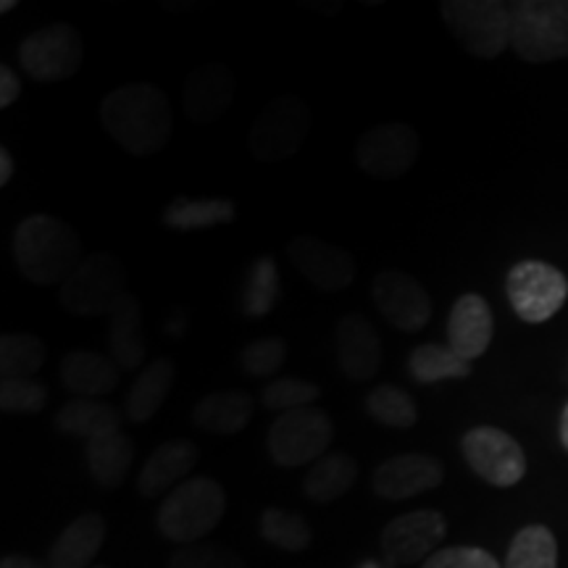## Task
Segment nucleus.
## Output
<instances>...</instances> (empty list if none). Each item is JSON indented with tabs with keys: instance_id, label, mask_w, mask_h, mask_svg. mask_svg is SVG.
Listing matches in <instances>:
<instances>
[{
	"instance_id": "27",
	"label": "nucleus",
	"mask_w": 568,
	"mask_h": 568,
	"mask_svg": "<svg viewBox=\"0 0 568 568\" xmlns=\"http://www.w3.org/2000/svg\"><path fill=\"white\" fill-rule=\"evenodd\" d=\"M358 481V460L351 453H326L308 468L303 479V495L316 506L335 503Z\"/></svg>"
},
{
	"instance_id": "31",
	"label": "nucleus",
	"mask_w": 568,
	"mask_h": 568,
	"mask_svg": "<svg viewBox=\"0 0 568 568\" xmlns=\"http://www.w3.org/2000/svg\"><path fill=\"white\" fill-rule=\"evenodd\" d=\"M364 410L387 429H410L418 422L416 400L397 385H379L364 397Z\"/></svg>"
},
{
	"instance_id": "14",
	"label": "nucleus",
	"mask_w": 568,
	"mask_h": 568,
	"mask_svg": "<svg viewBox=\"0 0 568 568\" xmlns=\"http://www.w3.org/2000/svg\"><path fill=\"white\" fill-rule=\"evenodd\" d=\"M372 301L382 318L397 332L416 335L432 318V295L416 276L406 272H379L372 282Z\"/></svg>"
},
{
	"instance_id": "23",
	"label": "nucleus",
	"mask_w": 568,
	"mask_h": 568,
	"mask_svg": "<svg viewBox=\"0 0 568 568\" xmlns=\"http://www.w3.org/2000/svg\"><path fill=\"white\" fill-rule=\"evenodd\" d=\"M253 397L245 389H219L193 408V424L216 437H234L251 424Z\"/></svg>"
},
{
	"instance_id": "33",
	"label": "nucleus",
	"mask_w": 568,
	"mask_h": 568,
	"mask_svg": "<svg viewBox=\"0 0 568 568\" xmlns=\"http://www.w3.org/2000/svg\"><path fill=\"white\" fill-rule=\"evenodd\" d=\"M45 343L27 332H9L0 337V374L3 379L34 376L45 364Z\"/></svg>"
},
{
	"instance_id": "19",
	"label": "nucleus",
	"mask_w": 568,
	"mask_h": 568,
	"mask_svg": "<svg viewBox=\"0 0 568 568\" xmlns=\"http://www.w3.org/2000/svg\"><path fill=\"white\" fill-rule=\"evenodd\" d=\"M335 353L347 379L368 382L379 372L382 339L364 314H347L337 324Z\"/></svg>"
},
{
	"instance_id": "32",
	"label": "nucleus",
	"mask_w": 568,
	"mask_h": 568,
	"mask_svg": "<svg viewBox=\"0 0 568 568\" xmlns=\"http://www.w3.org/2000/svg\"><path fill=\"white\" fill-rule=\"evenodd\" d=\"M261 537L266 539L268 545L280 548L284 552H303L311 548L314 542V529L311 524L305 521L301 514L295 510H284V508H266L261 514L258 521Z\"/></svg>"
},
{
	"instance_id": "2",
	"label": "nucleus",
	"mask_w": 568,
	"mask_h": 568,
	"mask_svg": "<svg viewBox=\"0 0 568 568\" xmlns=\"http://www.w3.org/2000/svg\"><path fill=\"white\" fill-rule=\"evenodd\" d=\"M13 261L32 284H63L82 264L80 234L63 219L32 213L13 232Z\"/></svg>"
},
{
	"instance_id": "41",
	"label": "nucleus",
	"mask_w": 568,
	"mask_h": 568,
	"mask_svg": "<svg viewBox=\"0 0 568 568\" xmlns=\"http://www.w3.org/2000/svg\"><path fill=\"white\" fill-rule=\"evenodd\" d=\"M21 95V80L11 67H0V109H11Z\"/></svg>"
},
{
	"instance_id": "5",
	"label": "nucleus",
	"mask_w": 568,
	"mask_h": 568,
	"mask_svg": "<svg viewBox=\"0 0 568 568\" xmlns=\"http://www.w3.org/2000/svg\"><path fill=\"white\" fill-rule=\"evenodd\" d=\"M311 130V105L305 98L287 92L274 98L255 116L247 132V151L261 163H280L301 151Z\"/></svg>"
},
{
	"instance_id": "6",
	"label": "nucleus",
	"mask_w": 568,
	"mask_h": 568,
	"mask_svg": "<svg viewBox=\"0 0 568 568\" xmlns=\"http://www.w3.org/2000/svg\"><path fill=\"white\" fill-rule=\"evenodd\" d=\"M124 268L109 253H92L61 284L59 303L69 316H111L126 297Z\"/></svg>"
},
{
	"instance_id": "4",
	"label": "nucleus",
	"mask_w": 568,
	"mask_h": 568,
	"mask_svg": "<svg viewBox=\"0 0 568 568\" xmlns=\"http://www.w3.org/2000/svg\"><path fill=\"white\" fill-rule=\"evenodd\" d=\"M510 48L527 63H550L568 55V0L510 3Z\"/></svg>"
},
{
	"instance_id": "13",
	"label": "nucleus",
	"mask_w": 568,
	"mask_h": 568,
	"mask_svg": "<svg viewBox=\"0 0 568 568\" xmlns=\"http://www.w3.org/2000/svg\"><path fill=\"white\" fill-rule=\"evenodd\" d=\"M445 535L447 521L439 510H410L382 529L379 550L389 566H414L435 556Z\"/></svg>"
},
{
	"instance_id": "34",
	"label": "nucleus",
	"mask_w": 568,
	"mask_h": 568,
	"mask_svg": "<svg viewBox=\"0 0 568 568\" xmlns=\"http://www.w3.org/2000/svg\"><path fill=\"white\" fill-rule=\"evenodd\" d=\"M503 568H558V542L548 527H524L510 542Z\"/></svg>"
},
{
	"instance_id": "8",
	"label": "nucleus",
	"mask_w": 568,
	"mask_h": 568,
	"mask_svg": "<svg viewBox=\"0 0 568 568\" xmlns=\"http://www.w3.org/2000/svg\"><path fill=\"white\" fill-rule=\"evenodd\" d=\"M332 439H335V424L322 408L290 410L274 418L266 437L268 458L282 468H297L326 456Z\"/></svg>"
},
{
	"instance_id": "37",
	"label": "nucleus",
	"mask_w": 568,
	"mask_h": 568,
	"mask_svg": "<svg viewBox=\"0 0 568 568\" xmlns=\"http://www.w3.org/2000/svg\"><path fill=\"white\" fill-rule=\"evenodd\" d=\"M48 385L38 376H24V379H3L0 382V408L3 414H27L34 416L45 408Z\"/></svg>"
},
{
	"instance_id": "46",
	"label": "nucleus",
	"mask_w": 568,
	"mask_h": 568,
	"mask_svg": "<svg viewBox=\"0 0 568 568\" xmlns=\"http://www.w3.org/2000/svg\"><path fill=\"white\" fill-rule=\"evenodd\" d=\"M95 568H109V566H95Z\"/></svg>"
},
{
	"instance_id": "15",
	"label": "nucleus",
	"mask_w": 568,
	"mask_h": 568,
	"mask_svg": "<svg viewBox=\"0 0 568 568\" xmlns=\"http://www.w3.org/2000/svg\"><path fill=\"white\" fill-rule=\"evenodd\" d=\"M290 264L318 293H339L355 282L353 255L329 240L301 234L287 245Z\"/></svg>"
},
{
	"instance_id": "12",
	"label": "nucleus",
	"mask_w": 568,
	"mask_h": 568,
	"mask_svg": "<svg viewBox=\"0 0 568 568\" xmlns=\"http://www.w3.org/2000/svg\"><path fill=\"white\" fill-rule=\"evenodd\" d=\"M468 468L493 487H514L527 474L524 447L497 426H474L460 443Z\"/></svg>"
},
{
	"instance_id": "40",
	"label": "nucleus",
	"mask_w": 568,
	"mask_h": 568,
	"mask_svg": "<svg viewBox=\"0 0 568 568\" xmlns=\"http://www.w3.org/2000/svg\"><path fill=\"white\" fill-rule=\"evenodd\" d=\"M422 568H503L481 548H445L437 550Z\"/></svg>"
},
{
	"instance_id": "11",
	"label": "nucleus",
	"mask_w": 568,
	"mask_h": 568,
	"mask_svg": "<svg viewBox=\"0 0 568 568\" xmlns=\"http://www.w3.org/2000/svg\"><path fill=\"white\" fill-rule=\"evenodd\" d=\"M418 155V132L406 122L376 124L355 142V163L379 182H395L410 172Z\"/></svg>"
},
{
	"instance_id": "28",
	"label": "nucleus",
	"mask_w": 568,
	"mask_h": 568,
	"mask_svg": "<svg viewBox=\"0 0 568 568\" xmlns=\"http://www.w3.org/2000/svg\"><path fill=\"white\" fill-rule=\"evenodd\" d=\"M111 358L119 368H140L145 361V337H142V311L132 295H126L109 316Z\"/></svg>"
},
{
	"instance_id": "3",
	"label": "nucleus",
	"mask_w": 568,
	"mask_h": 568,
	"mask_svg": "<svg viewBox=\"0 0 568 568\" xmlns=\"http://www.w3.org/2000/svg\"><path fill=\"white\" fill-rule=\"evenodd\" d=\"M224 510V487L211 477H193L163 497L155 527L169 542L197 545L222 524Z\"/></svg>"
},
{
	"instance_id": "35",
	"label": "nucleus",
	"mask_w": 568,
	"mask_h": 568,
	"mask_svg": "<svg viewBox=\"0 0 568 568\" xmlns=\"http://www.w3.org/2000/svg\"><path fill=\"white\" fill-rule=\"evenodd\" d=\"M282 282L280 268L272 255H261L247 272V282L243 287V308L251 318H264L280 303Z\"/></svg>"
},
{
	"instance_id": "16",
	"label": "nucleus",
	"mask_w": 568,
	"mask_h": 568,
	"mask_svg": "<svg viewBox=\"0 0 568 568\" xmlns=\"http://www.w3.org/2000/svg\"><path fill=\"white\" fill-rule=\"evenodd\" d=\"M445 481V468L426 453H400L376 466L372 487L374 495L387 503L410 500V497L437 489Z\"/></svg>"
},
{
	"instance_id": "24",
	"label": "nucleus",
	"mask_w": 568,
	"mask_h": 568,
	"mask_svg": "<svg viewBox=\"0 0 568 568\" xmlns=\"http://www.w3.org/2000/svg\"><path fill=\"white\" fill-rule=\"evenodd\" d=\"M176 382V364L172 358H155L148 364L134 379L130 393H126L124 414L132 424H148L159 414L166 403L169 393H172Z\"/></svg>"
},
{
	"instance_id": "17",
	"label": "nucleus",
	"mask_w": 568,
	"mask_h": 568,
	"mask_svg": "<svg viewBox=\"0 0 568 568\" xmlns=\"http://www.w3.org/2000/svg\"><path fill=\"white\" fill-rule=\"evenodd\" d=\"M197 458H201V450H197L195 443H190V439H166L140 466L134 489L145 500L166 497L184 481L193 479L190 474L195 471Z\"/></svg>"
},
{
	"instance_id": "21",
	"label": "nucleus",
	"mask_w": 568,
	"mask_h": 568,
	"mask_svg": "<svg viewBox=\"0 0 568 568\" xmlns=\"http://www.w3.org/2000/svg\"><path fill=\"white\" fill-rule=\"evenodd\" d=\"M105 521L101 514H82L67 524V529L55 537L45 558V568H90L103 548Z\"/></svg>"
},
{
	"instance_id": "10",
	"label": "nucleus",
	"mask_w": 568,
	"mask_h": 568,
	"mask_svg": "<svg viewBox=\"0 0 568 568\" xmlns=\"http://www.w3.org/2000/svg\"><path fill=\"white\" fill-rule=\"evenodd\" d=\"M506 293L518 318L527 324H542L564 308L568 280L560 268L545 261H521L508 272Z\"/></svg>"
},
{
	"instance_id": "25",
	"label": "nucleus",
	"mask_w": 568,
	"mask_h": 568,
	"mask_svg": "<svg viewBox=\"0 0 568 568\" xmlns=\"http://www.w3.org/2000/svg\"><path fill=\"white\" fill-rule=\"evenodd\" d=\"M138 456L134 439L124 432H113V435L98 437L84 447V460H88L90 477L98 487L116 489L124 485L126 474Z\"/></svg>"
},
{
	"instance_id": "29",
	"label": "nucleus",
	"mask_w": 568,
	"mask_h": 568,
	"mask_svg": "<svg viewBox=\"0 0 568 568\" xmlns=\"http://www.w3.org/2000/svg\"><path fill=\"white\" fill-rule=\"evenodd\" d=\"M237 216L232 201L226 197H203V201H187V197H176L174 203L166 205L163 211V226L174 232H197L211 230V226L232 224Z\"/></svg>"
},
{
	"instance_id": "9",
	"label": "nucleus",
	"mask_w": 568,
	"mask_h": 568,
	"mask_svg": "<svg viewBox=\"0 0 568 568\" xmlns=\"http://www.w3.org/2000/svg\"><path fill=\"white\" fill-rule=\"evenodd\" d=\"M84 48L74 27L51 24L27 34L19 45V63L32 82L53 84L71 80L82 67Z\"/></svg>"
},
{
	"instance_id": "1",
	"label": "nucleus",
	"mask_w": 568,
	"mask_h": 568,
	"mask_svg": "<svg viewBox=\"0 0 568 568\" xmlns=\"http://www.w3.org/2000/svg\"><path fill=\"white\" fill-rule=\"evenodd\" d=\"M105 132L134 159H148L166 148L174 130V109L155 84H124L101 101Z\"/></svg>"
},
{
	"instance_id": "45",
	"label": "nucleus",
	"mask_w": 568,
	"mask_h": 568,
	"mask_svg": "<svg viewBox=\"0 0 568 568\" xmlns=\"http://www.w3.org/2000/svg\"><path fill=\"white\" fill-rule=\"evenodd\" d=\"M11 9H17V0H3V6H0V11H11Z\"/></svg>"
},
{
	"instance_id": "26",
	"label": "nucleus",
	"mask_w": 568,
	"mask_h": 568,
	"mask_svg": "<svg viewBox=\"0 0 568 568\" xmlns=\"http://www.w3.org/2000/svg\"><path fill=\"white\" fill-rule=\"evenodd\" d=\"M122 424L124 416L116 408L109 403L88 400V397H74L53 418L55 432L67 437H80L84 443L122 432Z\"/></svg>"
},
{
	"instance_id": "36",
	"label": "nucleus",
	"mask_w": 568,
	"mask_h": 568,
	"mask_svg": "<svg viewBox=\"0 0 568 568\" xmlns=\"http://www.w3.org/2000/svg\"><path fill=\"white\" fill-rule=\"evenodd\" d=\"M322 397L314 382L297 379V376H280L272 379L261 389V403L266 410H276V414H290V410H303L314 408V403Z\"/></svg>"
},
{
	"instance_id": "42",
	"label": "nucleus",
	"mask_w": 568,
	"mask_h": 568,
	"mask_svg": "<svg viewBox=\"0 0 568 568\" xmlns=\"http://www.w3.org/2000/svg\"><path fill=\"white\" fill-rule=\"evenodd\" d=\"M0 568H45V564L30 556H6L0 560Z\"/></svg>"
},
{
	"instance_id": "44",
	"label": "nucleus",
	"mask_w": 568,
	"mask_h": 568,
	"mask_svg": "<svg viewBox=\"0 0 568 568\" xmlns=\"http://www.w3.org/2000/svg\"><path fill=\"white\" fill-rule=\"evenodd\" d=\"M560 443L568 450V406L564 408V416H560Z\"/></svg>"
},
{
	"instance_id": "20",
	"label": "nucleus",
	"mask_w": 568,
	"mask_h": 568,
	"mask_svg": "<svg viewBox=\"0 0 568 568\" xmlns=\"http://www.w3.org/2000/svg\"><path fill=\"white\" fill-rule=\"evenodd\" d=\"M495 335V322L489 303L481 295H460L453 303L450 316H447V347L460 358L477 361L487 353Z\"/></svg>"
},
{
	"instance_id": "18",
	"label": "nucleus",
	"mask_w": 568,
	"mask_h": 568,
	"mask_svg": "<svg viewBox=\"0 0 568 568\" xmlns=\"http://www.w3.org/2000/svg\"><path fill=\"white\" fill-rule=\"evenodd\" d=\"M237 80L222 63H203L184 80L182 105L193 124H213L230 113Z\"/></svg>"
},
{
	"instance_id": "22",
	"label": "nucleus",
	"mask_w": 568,
	"mask_h": 568,
	"mask_svg": "<svg viewBox=\"0 0 568 568\" xmlns=\"http://www.w3.org/2000/svg\"><path fill=\"white\" fill-rule=\"evenodd\" d=\"M63 387L74 397L95 400L98 395H109L119 387V364L109 355L92 351H69L59 366Z\"/></svg>"
},
{
	"instance_id": "43",
	"label": "nucleus",
	"mask_w": 568,
	"mask_h": 568,
	"mask_svg": "<svg viewBox=\"0 0 568 568\" xmlns=\"http://www.w3.org/2000/svg\"><path fill=\"white\" fill-rule=\"evenodd\" d=\"M11 176H13V159L9 148H0V187H6V184L11 182Z\"/></svg>"
},
{
	"instance_id": "38",
	"label": "nucleus",
	"mask_w": 568,
	"mask_h": 568,
	"mask_svg": "<svg viewBox=\"0 0 568 568\" xmlns=\"http://www.w3.org/2000/svg\"><path fill=\"white\" fill-rule=\"evenodd\" d=\"M287 358V347L280 337H264L253 339L251 345L243 347L240 353V364H243L245 374L251 379H272V376L284 366Z\"/></svg>"
},
{
	"instance_id": "7",
	"label": "nucleus",
	"mask_w": 568,
	"mask_h": 568,
	"mask_svg": "<svg viewBox=\"0 0 568 568\" xmlns=\"http://www.w3.org/2000/svg\"><path fill=\"white\" fill-rule=\"evenodd\" d=\"M443 19L460 45L477 59H497L510 48V3L500 0H450Z\"/></svg>"
},
{
	"instance_id": "39",
	"label": "nucleus",
	"mask_w": 568,
	"mask_h": 568,
	"mask_svg": "<svg viewBox=\"0 0 568 568\" xmlns=\"http://www.w3.org/2000/svg\"><path fill=\"white\" fill-rule=\"evenodd\" d=\"M169 568H247L245 560L222 545H184L169 558Z\"/></svg>"
},
{
	"instance_id": "30",
	"label": "nucleus",
	"mask_w": 568,
	"mask_h": 568,
	"mask_svg": "<svg viewBox=\"0 0 568 568\" xmlns=\"http://www.w3.org/2000/svg\"><path fill=\"white\" fill-rule=\"evenodd\" d=\"M408 374L418 385H437L443 379H466L471 374V364L460 358L447 345L424 343L408 353Z\"/></svg>"
}]
</instances>
